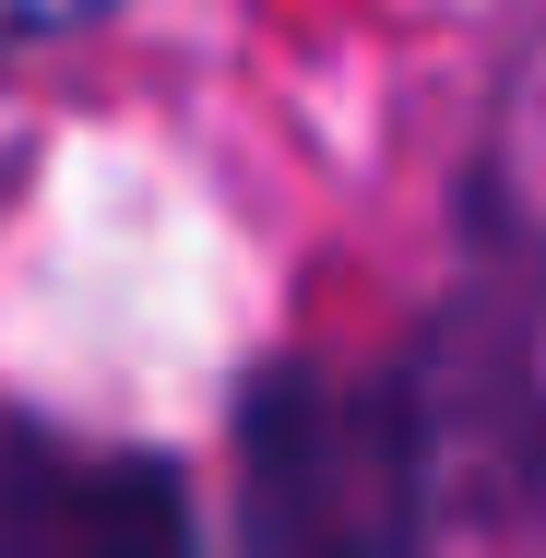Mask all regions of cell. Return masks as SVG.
<instances>
[{"instance_id":"obj_1","label":"cell","mask_w":546,"mask_h":558,"mask_svg":"<svg viewBox=\"0 0 546 558\" xmlns=\"http://www.w3.org/2000/svg\"><path fill=\"white\" fill-rule=\"evenodd\" d=\"M226 475H238V558H428L439 440L404 356H332L286 344L226 404Z\"/></svg>"},{"instance_id":"obj_4","label":"cell","mask_w":546,"mask_h":558,"mask_svg":"<svg viewBox=\"0 0 546 558\" xmlns=\"http://www.w3.org/2000/svg\"><path fill=\"white\" fill-rule=\"evenodd\" d=\"M108 12L119 0H0V48H48V36H84Z\"/></svg>"},{"instance_id":"obj_2","label":"cell","mask_w":546,"mask_h":558,"mask_svg":"<svg viewBox=\"0 0 546 558\" xmlns=\"http://www.w3.org/2000/svg\"><path fill=\"white\" fill-rule=\"evenodd\" d=\"M404 368L439 440V499L475 523H546V191L511 143L463 179V262Z\"/></svg>"},{"instance_id":"obj_3","label":"cell","mask_w":546,"mask_h":558,"mask_svg":"<svg viewBox=\"0 0 546 558\" xmlns=\"http://www.w3.org/2000/svg\"><path fill=\"white\" fill-rule=\"evenodd\" d=\"M0 558H203L179 451L0 416Z\"/></svg>"}]
</instances>
